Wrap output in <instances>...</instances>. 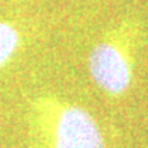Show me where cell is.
Returning a JSON list of instances; mask_svg holds the SVG:
<instances>
[{
  "label": "cell",
  "instance_id": "obj_1",
  "mask_svg": "<svg viewBox=\"0 0 148 148\" xmlns=\"http://www.w3.org/2000/svg\"><path fill=\"white\" fill-rule=\"evenodd\" d=\"M24 121L35 148H106L103 132L92 113L56 94L30 97Z\"/></svg>",
  "mask_w": 148,
  "mask_h": 148
},
{
  "label": "cell",
  "instance_id": "obj_2",
  "mask_svg": "<svg viewBox=\"0 0 148 148\" xmlns=\"http://www.w3.org/2000/svg\"><path fill=\"white\" fill-rule=\"evenodd\" d=\"M145 41V23L139 15H124L101 35L88 55L92 83L109 98L130 91L139 50Z\"/></svg>",
  "mask_w": 148,
  "mask_h": 148
},
{
  "label": "cell",
  "instance_id": "obj_3",
  "mask_svg": "<svg viewBox=\"0 0 148 148\" xmlns=\"http://www.w3.org/2000/svg\"><path fill=\"white\" fill-rule=\"evenodd\" d=\"M23 47V35L18 26L0 20V70L8 66Z\"/></svg>",
  "mask_w": 148,
  "mask_h": 148
}]
</instances>
